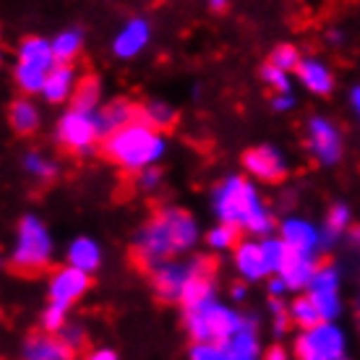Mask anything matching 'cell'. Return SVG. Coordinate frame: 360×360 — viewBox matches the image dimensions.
Returning <instances> with one entry per match:
<instances>
[{"mask_svg": "<svg viewBox=\"0 0 360 360\" xmlns=\"http://www.w3.org/2000/svg\"><path fill=\"white\" fill-rule=\"evenodd\" d=\"M308 290H337L340 292V271L334 269L332 264H324V266H319L311 279V285Z\"/></svg>", "mask_w": 360, "mask_h": 360, "instance_id": "e575fe53", "label": "cell"}, {"mask_svg": "<svg viewBox=\"0 0 360 360\" xmlns=\"http://www.w3.org/2000/svg\"><path fill=\"white\" fill-rule=\"evenodd\" d=\"M285 290H288V285H285V279H282V277L271 279V282H269V292H271L274 297H279L282 292H285Z\"/></svg>", "mask_w": 360, "mask_h": 360, "instance_id": "ee69618b", "label": "cell"}, {"mask_svg": "<svg viewBox=\"0 0 360 360\" xmlns=\"http://www.w3.org/2000/svg\"><path fill=\"white\" fill-rule=\"evenodd\" d=\"M262 79L269 84L271 89H277L279 94H290V79H288V71H282L277 65L266 63L262 68Z\"/></svg>", "mask_w": 360, "mask_h": 360, "instance_id": "8d00e7d4", "label": "cell"}, {"mask_svg": "<svg viewBox=\"0 0 360 360\" xmlns=\"http://www.w3.org/2000/svg\"><path fill=\"white\" fill-rule=\"evenodd\" d=\"M191 360H230L225 345L217 342H193L191 347Z\"/></svg>", "mask_w": 360, "mask_h": 360, "instance_id": "d590c367", "label": "cell"}, {"mask_svg": "<svg viewBox=\"0 0 360 360\" xmlns=\"http://www.w3.org/2000/svg\"><path fill=\"white\" fill-rule=\"evenodd\" d=\"M76 84H79L76 82V71H73L71 65L58 63L53 71H50V76H47V84H45V89H42V94H45L47 102L58 105V102L73 97Z\"/></svg>", "mask_w": 360, "mask_h": 360, "instance_id": "44dd1931", "label": "cell"}, {"mask_svg": "<svg viewBox=\"0 0 360 360\" xmlns=\"http://www.w3.org/2000/svg\"><path fill=\"white\" fill-rule=\"evenodd\" d=\"M355 316H358V326H360V297H358V306H355Z\"/></svg>", "mask_w": 360, "mask_h": 360, "instance_id": "f907efd6", "label": "cell"}, {"mask_svg": "<svg viewBox=\"0 0 360 360\" xmlns=\"http://www.w3.org/2000/svg\"><path fill=\"white\" fill-rule=\"evenodd\" d=\"M8 120H11V128H13L18 136H29V134H34L37 126H39V112H37V108L29 99L18 97L11 102Z\"/></svg>", "mask_w": 360, "mask_h": 360, "instance_id": "603a6c76", "label": "cell"}, {"mask_svg": "<svg viewBox=\"0 0 360 360\" xmlns=\"http://www.w3.org/2000/svg\"><path fill=\"white\" fill-rule=\"evenodd\" d=\"M50 253H53V243L47 235L45 225L37 217H24L18 222L16 230V245L11 253V271L24 274V277H37L47 269L50 264Z\"/></svg>", "mask_w": 360, "mask_h": 360, "instance_id": "5b68a950", "label": "cell"}, {"mask_svg": "<svg viewBox=\"0 0 360 360\" xmlns=\"http://www.w3.org/2000/svg\"><path fill=\"white\" fill-rule=\"evenodd\" d=\"M58 337H60L71 350H82L84 342H86V334H84V329L79 324H65L63 329L58 332Z\"/></svg>", "mask_w": 360, "mask_h": 360, "instance_id": "ab89813d", "label": "cell"}, {"mask_svg": "<svg viewBox=\"0 0 360 360\" xmlns=\"http://www.w3.org/2000/svg\"><path fill=\"white\" fill-rule=\"evenodd\" d=\"M235 266L243 274L245 279H262L266 271V264H264V253L262 243H253V240H243V243L235 245Z\"/></svg>", "mask_w": 360, "mask_h": 360, "instance_id": "ffe728a7", "label": "cell"}, {"mask_svg": "<svg viewBox=\"0 0 360 360\" xmlns=\"http://www.w3.org/2000/svg\"><path fill=\"white\" fill-rule=\"evenodd\" d=\"M352 105H355V110L360 112V86L358 89H352Z\"/></svg>", "mask_w": 360, "mask_h": 360, "instance_id": "c3c4849f", "label": "cell"}, {"mask_svg": "<svg viewBox=\"0 0 360 360\" xmlns=\"http://www.w3.org/2000/svg\"><path fill=\"white\" fill-rule=\"evenodd\" d=\"M233 297H235V300L245 297V288H243V285H235V288H233Z\"/></svg>", "mask_w": 360, "mask_h": 360, "instance_id": "7dc6e473", "label": "cell"}, {"mask_svg": "<svg viewBox=\"0 0 360 360\" xmlns=\"http://www.w3.org/2000/svg\"><path fill=\"white\" fill-rule=\"evenodd\" d=\"M214 209L225 225L245 227L248 233H269L271 214L262 204L248 180L243 178H227L214 193Z\"/></svg>", "mask_w": 360, "mask_h": 360, "instance_id": "3957f363", "label": "cell"}, {"mask_svg": "<svg viewBox=\"0 0 360 360\" xmlns=\"http://www.w3.org/2000/svg\"><path fill=\"white\" fill-rule=\"evenodd\" d=\"M65 311H68V308L50 303V306L45 308V314H42V329H45V332H50V334L60 332V329L68 324V321H65Z\"/></svg>", "mask_w": 360, "mask_h": 360, "instance_id": "74e56055", "label": "cell"}, {"mask_svg": "<svg viewBox=\"0 0 360 360\" xmlns=\"http://www.w3.org/2000/svg\"><path fill=\"white\" fill-rule=\"evenodd\" d=\"M209 3H212V8L214 11H222L227 6V0H209Z\"/></svg>", "mask_w": 360, "mask_h": 360, "instance_id": "681fc988", "label": "cell"}, {"mask_svg": "<svg viewBox=\"0 0 360 360\" xmlns=\"http://www.w3.org/2000/svg\"><path fill=\"white\" fill-rule=\"evenodd\" d=\"M238 238H240V227L235 225H222L214 227L212 233L207 235V240L212 248H217V251H225V248H233V245H238Z\"/></svg>", "mask_w": 360, "mask_h": 360, "instance_id": "1f68e13d", "label": "cell"}, {"mask_svg": "<svg viewBox=\"0 0 360 360\" xmlns=\"http://www.w3.org/2000/svg\"><path fill=\"white\" fill-rule=\"evenodd\" d=\"M86 360H117V355L112 350H94L91 355H86Z\"/></svg>", "mask_w": 360, "mask_h": 360, "instance_id": "f6af8a7d", "label": "cell"}, {"mask_svg": "<svg viewBox=\"0 0 360 360\" xmlns=\"http://www.w3.org/2000/svg\"><path fill=\"white\" fill-rule=\"evenodd\" d=\"M308 295L314 297L316 308H319V314L324 321H334L340 311H342V303H340V292L337 290H311Z\"/></svg>", "mask_w": 360, "mask_h": 360, "instance_id": "f546056e", "label": "cell"}, {"mask_svg": "<svg viewBox=\"0 0 360 360\" xmlns=\"http://www.w3.org/2000/svg\"><path fill=\"white\" fill-rule=\"evenodd\" d=\"M350 240H352V245H355V248H358V253H360V230H358V227H355V230L350 233Z\"/></svg>", "mask_w": 360, "mask_h": 360, "instance_id": "bcb514c9", "label": "cell"}, {"mask_svg": "<svg viewBox=\"0 0 360 360\" xmlns=\"http://www.w3.org/2000/svg\"><path fill=\"white\" fill-rule=\"evenodd\" d=\"M18 63L29 65V68H39V71H53L58 60L53 53V42H45L39 37H29L18 47Z\"/></svg>", "mask_w": 360, "mask_h": 360, "instance_id": "d6986e66", "label": "cell"}, {"mask_svg": "<svg viewBox=\"0 0 360 360\" xmlns=\"http://www.w3.org/2000/svg\"><path fill=\"white\" fill-rule=\"evenodd\" d=\"M73 355H76V350H71L58 334L50 332L32 334L21 347L24 360H73Z\"/></svg>", "mask_w": 360, "mask_h": 360, "instance_id": "4fadbf2b", "label": "cell"}, {"mask_svg": "<svg viewBox=\"0 0 360 360\" xmlns=\"http://www.w3.org/2000/svg\"><path fill=\"white\" fill-rule=\"evenodd\" d=\"M53 53L55 60L63 65H71V60L79 58L82 53V32H63L53 39Z\"/></svg>", "mask_w": 360, "mask_h": 360, "instance_id": "83f0119b", "label": "cell"}, {"mask_svg": "<svg viewBox=\"0 0 360 360\" xmlns=\"http://www.w3.org/2000/svg\"><path fill=\"white\" fill-rule=\"evenodd\" d=\"M146 42H149V24H146L144 18H134L115 37L112 50H115L117 58H134V55H139L144 50Z\"/></svg>", "mask_w": 360, "mask_h": 360, "instance_id": "ac0fdd59", "label": "cell"}, {"mask_svg": "<svg viewBox=\"0 0 360 360\" xmlns=\"http://www.w3.org/2000/svg\"><path fill=\"white\" fill-rule=\"evenodd\" d=\"M99 120L94 112H82V110H68L60 123H58V144L68 154H89L99 139Z\"/></svg>", "mask_w": 360, "mask_h": 360, "instance_id": "52a82bcc", "label": "cell"}, {"mask_svg": "<svg viewBox=\"0 0 360 360\" xmlns=\"http://www.w3.org/2000/svg\"><path fill=\"white\" fill-rule=\"evenodd\" d=\"M271 321H274V334H285L288 332L290 321H292V316H290V308H285V303L279 300V297H271Z\"/></svg>", "mask_w": 360, "mask_h": 360, "instance_id": "f35d334b", "label": "cell"}, {"mask_svg": "<svg viewBox=\"0 0 360 360\" xmlns=\"http://www.w3.org/2000/svg\"><path fill=\"white\" fill-rule=\"evenodd\" d=\"M243 321L245 316L217 303V300H209V303L196 308H186V329L193 337V342L225 345L240 332Z\"/></svg>", "mask_w": 360, "mask_h": 360, "instance_id": "277c9868", "label": "cell"}, {"mask_svg": "<svg viewBox=\"0 0 360 360\" xmlns=\"http://www.w3.org/2000/svg\"><path fill=\"white\" fill-rule=\"evenodd\" d=\"M300 60H303V58H300V53H297L292 45H279V47H274L269 55V63L282 68V71H297Z\"/></svg>", "mask_w": 360, "mask_h": 360, "instance_id": "d6a6232c", "label": "cell"}, {"mask_svg": "<svg viewBox=\"0 0 360 360\" xmlns=\"http://www.w3.org/2000/svg\"><path fill=\"white\" fill-rule=\"evenodd\" d=\"M99 102V79L97 76H84L76 84V91H73V108L71 110H82V112H94Z\"/></svg>", "mask_w": 360, "mask_h": 360, "instance_id": "4316f807", "label": "cell"}, {"mask_svg": "<svg viewBox=\"0 0 360 360\" xmlns=\"http://www.w3.org/2000/svg\"><path fill=\"white\" fill-rule=\"evenodd\" d=\"M347 222H350V209L345 207V204H334L329 217H326V240H334L347 227Z\"/></svg>", "mask_w": 360, "mask_h": 360, "instance_id": "836d02e7", "label": "cell"}, {"mask_svg": "<svg viewBox=\"0 0 360 360\" xmlns=\"http://www.w3.org/2000/svg\"><path fill=\"white\" fill-rule=\"evenodd\" d=\"M160 180H162V172L157 170V167H146V170L139 172V186L146 191H152L160 186Z\"/></svg>", "mask_w": 360, "mask_h": 360, "instance_id": "60d3db41", "label": "cell"}, {"mask_svg": "<svg viewBox=\"0 0 360 360\" xmlns=\"http://www.w3.org/2000/svg\"><path fill=\"white\" fill-rule=\"evenodd\" d=\"M188 277H191L188 264L165 262L152 271V288L157 292V297L165 300V303H183Z\"/></svg>", "mask_w": 360, "mask_h": 360, "instance_id": "9c48e42d", "label": "cell"}, {"mask_svg": "<svg viewBox=\"0 0 360 360\" xmlns=\"http://www.w3.org/2000/svg\"><path fill=\"white\" fill-rule=\"evenodd\" d=\"M191 266V277L186 285V295H183V308H196L204 306L214 297V271L217 262L212 256H196Z\"/></svg>", "mask_w": 360, "mask_h": 360, "instance_id": "ba28073f", "label": "cell"}, {"mask_svg": "<svg viewBox=\"0 0 360 360\" xmlns=\"http://www.w3.org/2000/svg\"><path fill=\"white\" fill-rule=\"evenodd\" d=\"M89 290V274L76 266H63L50 279V303L55 306H73Z\"/></svg>", "mask_w": 360, "mask_h": 360, "instance_id": "8fae6325", "label": "cell"}, {"mask_svg": "<svg viewBox=\"0 0 360 360\" xmlns=\"http://www.w3.org/2000/svg\"><path fill=\"white\" fill-rule=\"evenodd\" d=\"M97 120H99V134L110 136L115 134V131H120V128H126L128 123L139 120V105L128 102V99H115V102H110V105H105V108L99 110Z\"/></svg>", "mask_w": 360, "mask_h": 360, "instance_id": "2e32d148", "label": "cell"}, {"mask_svg": "<svg viewBox=\"0 0 360 360\" xmlns=\"http://www.w3.org/2000/svg\"><path fill=\"white\" fill-rule=\"evenodd\" d=\"M290 316H292V324H297L303 332H306V329H314V326H319L324 321L311 295L295 297V300L290 303Z\"/></svg>", "mask_w": 360, "mask_h": 360, "instance_id": "484cf974", "label": "cell"}, {"mask_svg": "<svg viewBox=\"0 0 360 360\" xmlns=\"http://www.w3.org/2000/svg\"><path fill=\"white\" fill-rule=\"evenodd\" d=\"M139 120L146 123L154 131H170L178 120V112L167 105V102H149V105H141L139 108Z\"/></svg>", "mask_w": 360, "mask_h": 360, "instance_id": "d4e9b609", "label": "cell"}, {"mask_svg": "<svg viewBox=\"0 0 360 360\" xmlns=\"http://www.w3.org/2000/svg\"><path fill=\"white\" fill-rule=\"evenodd\" d=\"M99 259H102V253H99V245L89 238H76L71 243V251H68V262L71 266L82 271H94L99 266Z\"/></svg>", "mask_w": 360, "mask_h": 360, "instance_id": "cb8c5ba5", "label": "cell"}, {"mask_svg": "<svg viewBox=\"0 0 360 360\" xmlns=\"http://www.w3.org/2000/svg\"><path fill=\"white\" fill-rule=\"evenodd\" d=\"M271 105H274V110H290L292 108V97L290 94H277Z\"/></svg>", "mask_w": 360, "mask_h": 360, "instance_id": "7bdbcfd3", "label": "cell"}, {"mask_svg": "<svg viewBox=\"0 0 360 360\" xmlns=\"http://www.w3.org/2000/svg\"><path fill=\"white\" fill-rule=\"evenodd\" d=\"M264 253V264H266V271L269 274H282L285 269V262H288L290 245L282 240V238H266L262 243Z\"/></svg>", "mask_w": 360, "mask_h": 360, "instance_id": "f1b7e54d", "label": "cell"}, {"mask_svg": "<svg viewBox=\"0 0 360 360\" xmlns=\"http://www.w3.org/2000/svg\"><path fill=\"white\" fill-rule=\"evenodd\" d=\"M297 360H347L345 358V334L332 321H321L314 329H306L295 340Z\"/></svg>", "mask_w": 360, "mask_h": 360, "instance_id": "8992f818", "label": "cell"}, {"mask_svg": "<svg viewBox=\"0 0 360 360\" xmlns=\"http://www.w3.org/2000/svg\"><path fill=\"white\" fill-rule=\"evenodd\" d=\"M308 146L321 165H334L342 157V136L332 120L324 117H314L308 123Z\"/></svg>", "mask_w": 360, "mask_h": 360, "instance_id": "30bf717a", "label": "cell"}, {"mask_svg": "<svg viewBox=\"0 0 360 360\" xmlns=\"http://www.w3.org/2000/svg\"><path fill=\"white\" fill-rule=\"evenodd\" d=\"M24 167H27V172L32 175L34 180H42V183H47V180L55 178V165L47 160V157H42V154L37 152H29L27 157H24Z\"/></svg>", "mask_w": 360, "mask_h": 360, "instance_id": "4dcf8cb0", "label": "cell"}, {"mask_svg": "<svg viewBox=\"0 0 360 360\" xmlns=\"http://www.w3.org/2000/svg\"><path fill=\"white\" fill-rule=\"evenodd\" d=\"M297 79L306 84V89L314 94H329L334 89V76L324 63H319L316 58H306L297 65Z\"/></svg>", "mask_w": 360, "mask_h": 360, "instance_id": "7402d4cb", "label": "cell"}, {"mask_svg": "<svg viewBox=\"0 0 360 360\" xmlns=\"http://www.w3.org/2000/svg\"><path fill=\"white\" fill-rule=\"evenodd\" d=\"M282 240L297 253H311L316 256L319 251V243H321V238L316 233L314 225H308L306 219H288L285 225H282Z\"/></svg>", "mask_w": 360, "mask_h": 360, "instance_id": "e0dca14e", "label": "cell"}, {"mask_svg": "<svg viewBox=\"0 0 360 360\" xmlns=\"http://www.w3.org/2000/svg\"><path fill=\"white\" fill-rule=\"evenodd\" d=\"M243 167L264 183H279L288 175V162L274 146H256L243 154Z\"/></svg>", "mask_w": 360, "mask_h": 360, "instance_id": "7c38bea8", "label": "cell"}, {"mask_svg": "<svg viewBox=\"0 0 360 360\" xmlns=\"http://www.w3.org/2000/svg\"><path fill=\"white\" fill-rule=\"evenodd\" d=\"M162 152L165 141L160 131L149 128L141 120L128 123L126 128L105 136V144H102V154L110 162H115L117 167H123L128 172H141L146 167H152V162H157Z\"/></svg>", "mask_w": 360, "mask_h": 360, "instance_id": "7a4b0ae2", "label": "cell"}, {"mask_svg": "<svg viewBox=\"0 0 360 360\" xmlns=\"http://www.w3.org/2000/svg\"><path fill=\"white\" fill-rule=\"evenodd\" d=\"M230 360H262V342H259V326L253 316H245L240 332L230 342H225Z\"/></svg>", "mask_w": 360, "mask_h": 360, "instance_id": "5bb4252c", "label": "cell"}, {"mask_svg": "<svg viewBox=\"0 0 360 360\" xmlns=\"http://www.w3.org/2000/svg\"><path fill=\"white\" fill-rule=\"evenodd\" d=\"M198 230L188 212L183 209H160L144 225L134 243L136 264L146 271H154L172 256L188 251L196 243Z\"/></svg>", "mask_w": 360, "mask_h": 360, "instance_id": "6da1fadb", "label": "cell"}, {"mask_svg": "<svg viewBox=\"0 0 360 360\" xmlns=\"http://www.w3.org/2000/svg\"><path fill=\"white\" fill-rule=\"evenodd\" d=\"M264 360H292V358H290V352L285 350V347H269L266 355H264Z\"/></svg>", "mask_w": 360, "mask_h": 360, "instance_id": "b9f144b4", "label": "cell"}, {"mask_svg": "<svg viewBox=\"0 0 360 360\" xmlns=\"http://www.w3.org/2000/svg\"><path fill=\"white\" fill-rule=\"evenodd\" d=\"M316 269H319V264H316V256L311 253H297L290 248L288 253V262H285V269L279 277L285 279V285L288 290H303L311 285V279H314Z\"/></svg>", "mask_w": 360, "mask_h": 360, "instance_id": "9a60e30c", "label": "cell"}]
</instances>
